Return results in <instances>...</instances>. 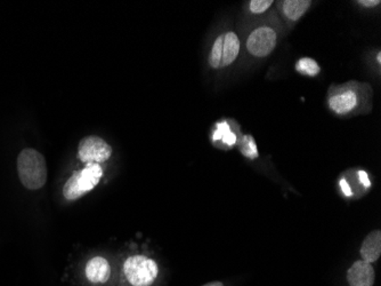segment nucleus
Instances as JSON below:
<instances>
[{"instance_id":"1a4fd4ad","label":"nucleus","mask_w":381,"mask_h":286,"mask_svg":"<svg viewBox=\"0 0 381 286\" xmlns=\"http://www.w3.org/2000/svg\"><path fill=\"white\" fill-rule=\"evenodd\" d=\"M87 280L93 284H106L111 280L112 268L110 262L103 256H95L88 260L85 267Z\"/></svg>"},{"instance_id":"7ed1b4c3","label":"nucleus","mask_w":381,"mask_h":286,"mask_svg":"<svg viewBox=\"0 0 381 286\" xmlns=\"http://www.w3.org/2000/svg\"><path fill=\"white\" fill-rule=\"evenodd\" d=\"M103 170L100 164L88 163L85 168L73 173L63 187V196L67 201H77L100 183Z\"/></svg>"},{"instance_id":"f3484780","label":"nucleus","mask_w":381,"mask_h":286,"mask_svg":"<svg viewBox=\"0 0 381 286\" xmlns=\"http://www.w3.org/2000/svg\"><path fill=\"white\" fill-rule=\"evenodd\" d=\"M201 286H226L221 280H214V282H209V283L203 284Z\"/></svg>"},{"instance_id":"a211bd4d","label":"nucleus","mask_w":381,"mask_h":286,"mask_svg":"<svg viewBox=\"0 0 381 286\" xmlns=\"http://www.w3.org/2000/svg\"><path fill=\"white\" fill-rule=\"evenodd\" d=\"M381 60H380V53H379L378 54V62H380Z\"/></svg>"},{"instance_id":"9b49d317","label":"nucleus","mask_w":381,"mask_h":286,"mask_svg":"<svg viewBox=\"0 0 381 286\" xmlns=\"http://www.w3.org/2000/svg\"><path fill=\"white\" fill-rule=\"evenodd\" d=\"M311 5L312 1L309 0H285L280 3V9L287 20L297 22L305 15Z\"/></svg>"},{"instance_id":"6e6552de","label":"nucleus","mask_w":381,"mask_h":286,"mask_svg":"<svg viewBox=\"0 0 381 286\" xmlns=\"http://www.w3.org/2000/svg\"><path fill=\"white\" fill-rule=\"evenodd\" d=\"M346 283L348 286H375V267L363 260H356L346 271Z\"/></svg>"},{"instance_id":"f03ea898","label":"nucleus","mask_w":381,"mask_h":286,"mask_svg":"<svg viewBox=\"0 0 381 286\" xmlns=\"http://www.w3.org/2000/svg\"><path fill=\"white\" fill-rule=\"evenodd\" d=\"M20 181L29 190L43 188L47 181L46 159L39 151L27 148L18 157Z\"/></svg>"},{"instance_id":"ddd939ff","label":"nucleus","mask_w":381,"mask_h":286,"mask_svg":"<svg viewBox=\"0 0 381 286\" xmlns=\"http://www.w3.org/2000/svg\"><path fill=\"white\" fill-rule=\"evenodd\" d=\"M297 73L307 77H316L321 73L320 64L312 58H302L296 63Z\"/></svg>"},{"instance_id":"f8f14e48","label":"nucleus","mask_w":381,"mask_h":286,"mask_svg":"<svg viewBox=\"0 0 381 286\" xmlns=\"http://www.w3.org/2000/svg\"><path fill=\"white\" fill-rule=\"evenodd\" d=\"M212 140L214 142L219 141L223 143L227 148H232L238 143V137L232 130L230 125L226 122L218 123L217 128H216L214 135H212Z\"/></svg>"},{"instance_id":"dca6fc26","label":"nucleus","mask_w":381,"mask_h":286,"mask_svg":"<svg viewBox=\"0 0 381 286\" xmlns=\"http://www.w3.org/2000/svg\"><path fill=\"white\" fill-rule=\"evenodd\" d=\"M361 6L366 7V8H373L380 5V0H359L357 1Z\"/></svg>"},{"instance_id":"2eb2a0df","label":"nucleus","mask_w":381,"mask_h":286,"mask_svg":"<svg viewBox=\"0 0 381 286\" xmlns=\"http://www.w3.org/2000/svg\"><path fill=\"white\" fill-rule=\"evenodd\" d=\"M274 1L272 0H252L249 3V11L252 14H261L266 12L269 7L272 6Z\"/></svg>"},{"instance_id":"39448f33","label":"nucleus","mask_w":381,"mask_h":286,"mask_svg":"<svg viewBox=\"0 0 381 286\" xmlns=\"http://www.w3.org/2000/svg\"><path fill=\"white\" fill-rule=\"evenodd\" d=\"M278 44L276 29L269 25H259L249 34L245 47L256 58H266L274 51Z\"/></svg>"},{"instance_id":"20e7f679","label":"nucleus","mask_w":381,"mask_h":286,"mask_svg":"<svg viewBox=\"0 0 381 286\" xmlns=\"http://www.w3.org/2000/svg\"><path fill=\"white\" fill-rule=\"evenodd\" d=\"M240 39L232 31L224 32L216 38L209 54V64L214 69L228 67L238 58L240 53Z\"/></svg>"},{"instance_id":"0eeeda50","label":"nucleus","mask_w":381,"mask_h":286,"mask_svg":"<svg viewBox=\"0 0 381 286\" xmlns=\"http://www.w3.org/2000/svg\"><path fill=\"white\" fill-rule=\"evenodd\" d=\"M328 106L336 115H348L359 106V93L351 87H342L328 99Z\"/></svg>"},{"instance_id":"423d86ee","label":"nucleus","mask_w":381,"mask_h":286,"mask_svg":"<svg viewBox=\"0 0 381 286\" xmlns=\"http://www.w3.org/2000/svg\"><path fill=\"white\" fill-rule=\"evenodd\" d=\"M112 155V148L98 137H84L79 143L78 156L82 163H103Z\"/></svg>"},{"instance_id":"4468645a","label":"nucleus","mask_w":381,"mask_h":286,"mask_svg":"<svg viewBox=\"0 0 381 286\" xmlns=\"http://www.w3.org/2000/svg\"><path fill=\"white\" fill-rule=\"evenodd\" d=\"M239 149L245 158L250 159V161H254L259 157L257 144H256V141L252 135H245L240 139Z\"/></svg>"},{"instance_id":"f257e3e1","label":"nucleus","mask_w":381,"mask_h":286,"mask_svg":"<svg viewBox=\"0 0 381 286\" xmlns=\"http://www.w3.org/2000/svg\"><path fill=\"white\" fill-rule=\"evenodd\" d=\"M122 274L124 286H157L160 267L155 259L136 253L126 258Z\"/></svg>"},{"instance_id":"9d476101","label":"nucleus","mask_w":381,"mask_h":286,"mask_svg":"<svg viewBox=\"0 0 381 286\" xmlns=\"http://www.w3.org/2000/svg\"><path fill=\"white\" fill-rule=\"evenodd\" d=\"M361 260L368 263H375L381 256V232L375 229L366 235L360 247Z\"/></svg>"}]
</instances>
